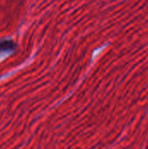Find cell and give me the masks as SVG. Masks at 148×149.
I'll return each mask as SVG.
<instances>
[{
  "label": "cell",
  "instance_id": "1",
  "mask_svg": "<svg viewBox=\"0 0 148 149\" xmlns=\"http://www.w3.org/2000/svg\"><path fill=\"white\" fill-rule=\"evenodd\" d=\"M16 47L15 43L12 40H3L0 41V51L14 50Z\"/></svg>",
  "mask_w": 148,
  "mask_h": 149
}]
</instances>
